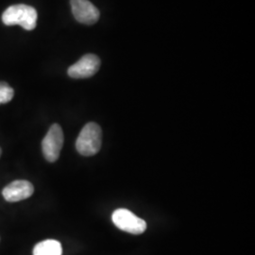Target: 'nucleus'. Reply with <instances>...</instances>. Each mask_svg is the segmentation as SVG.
Here are the masks:
<instances>
[{"label": "nucleus", "mask_w": 255, "mask_h": 255, "mask_svg": "<svg viewBox=\"0 0 255 255\" xmlns=\"http://www.w3.org/2000/svg\"><path fill=\"white\" fill-rule=\"evenodd\" d=\"M1 153H2V150H1V147H0V156H1Z\"/></svg>", "instance_id": "nucleus-10"}, {"label": "nucleus", "mask_w": 255, "mask_h": 255, "mask_svg": "<svg viewBox=\"0 0 255 255\" xmlns=\"http://www.w3.org/2000/svg\"><path fill=\"white\" fill-rule=\"evenodd\" d=\"M112 219L118 228L131 235H141L146 230V222L138 218L129 210H116L113 213Z\"/></svg>", "instance_id": "nucleus-4"}, {"label": "nucleus", "mask_w": 255, "mask_h": 255, "mask_svg": "<svg viewBox=\"0 0 255 255\" xmlns=\"http://www.w3.org/2000/svg\"><path fill=\"white\" fill-rule=\"evenodd\" d=\"M63 248L59 241L47 239L39 242L33 249V255H62Z\"/></svg>", "instance_id": "nucleus-8"}, {"label": "nucleus", "mask_w": 255, "mask_h": 255, "mask_svg": "<svg viewBox=\"0 0 255 255\" xmlns=\"http://www.w3.org/2000/svg\"><path fill=\"white\" fill-rule=\"evenodd\" d=\"M101 67V60L94 54L84 55L68 68V76L73 79H86L94 76Z\"/></svg>", "instance_id": "nucleus-5"}, {"label": "nucleus", "mask_w": 255, "mask_h": 255, "mask_svg": "<svg viewBox=\"0 0 255 255\" xmlns=\"http://www.w3.org/2000/svg\"><path fill=\"white\" fill-rule=\"evenodd\" d=\"M64 145V132L60 125L53 124L48 129L42 141V150L44 157L49 163H54L59 157Z\"/></svg>", "instance_id": "nucleus-3"}, {"label": "nucleus", "mask_w": 255, "mask_h": 255, "mask_svg": "<svg viewBox=\"0 0 255 255\" xmlns=\"http://www.w3.org/2000/svg\"><path fill=\"white\" fill-rule=\"evenodd\" d=\"M101 128L95 122H89L82 128L76 141V148L82 156H93L101 150Z\"/></svg>", "instance_id": "nucleus-2"}, {"label": "nucleus", "mask_w": 255, "mask_h": 255, "mask_svg": "<svg viewBox=\"0 0 255 255\" xmlns=\"http://www.w3.org/2000/svg\"><path fill=\"white\" fill-rule=\"evenodd\" d=\"M71 9L75 19L85 25H93L100 19V10L89 0H71Z\"/></svg>", "instance_id": "nucleus-6"}, {"label": "nucleus", "mask_w": 255, "mask_h": 255, "mask_svg": "<svg viewBox=\"0 0 255 255\" xmlns=\"http://www.w3.org/2000/svg\"><path fill=\"white\" fill-rule=\"evenodd\" d=\"M36 9L25 4L12 5L2 14V21L7 26L19 25L26 30H32L36 27Z\"/></svg>", "instance_id": "nucleus-1"}, {"label": "nucleus", "mask_w": 255, "mask_h": 255, "mask_svg": "<svg viewBox=\"0 0 255 255\" xmlns=\"http://www.w3.org/2000/svg\"><path fill=\"white\" fill-rule=\"evenodd\" d=\"M14 96L13 89L6 82H0V104L8 103Z\"/></svg>", "instance_id": "nucleus-9"}, {"label": "nucleus", "mask_w": 255, "mask_h": 255, "mask_svg": "<svg viewBox=\"0 0 255 255\" xmlns=\"http://www.w3.org/2000/svg\"><path fill=\"white\" fill-rule=\"evenodd\" d=\"M34 192V187L31 182L25 180L13 181L8 184L2 190V196L5 201L9 202H17V201L27 200L32 196Z\"/></svg>", "instance_id": "nucleus-7"}]
</instances>
